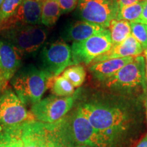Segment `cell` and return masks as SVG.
<instances>
[{
	"instance_id": "1",
	"label": "cell",
	"mask_w": 147,
	"mask_h": 147,
	"mask_svg": "<svg viewBox=\"0 0 147 147\" xmlns=\"http://www.w3.org/2000/svg\"><path fill=\"white\" fill-rule=\"evenodd\" d=\"M81 113L110 147H120L131 141L134 118L121 104L93 100L77 106Z\"/></svg>"
},
{
	"instance_id": "2",
	"label": "cell",
	"mask_w": 147,
	"mask_h": 147,
	"mask_svg": "<svg viewBox=\"0 0 147 147\" xmlns=\"http://www.w3.org/2000/svg\"><path fill=\"white\" fill-rule=\"evenodd\" d=\"M49 125L62 147H110L77 107L59 121Z\"/></svg>"
},
{
	"instance_id": "3",
	"label": "cell",
	"mask_w": 147,
	"mask_h": 147,
	"mask_svg": "<svg viewBox=\"0 0 147 147\" xmlns=\"http://www.w3.org/2000/svg\"><path fill=\"white\" fill-rule=\"evenodd\" d=\"M55 76L30 65L19 69L10 80L16 95L25 106H33L51 89Z\"/></svg>"
},
{
	"instance_id": "4",
	"label": "cell",
	"mask_w": 147,
	"mask_h": 147,
	"mask_svg": "<svg viewBox=\"0 0 147 147\" xmlns=\"http://www.w3.org/2000/svg\"><path fill=\"white\" fill-rule=\"evenodd\" d=\"M1 38L8 42L20 56H33L43 47L47 30L40 25L12 27L0 31Z\"/></svg>"
},
{
	"instance_id": "5",
	"label": "cell",
	"mask_w": 147,
	"mask_h": 147,
	"mask_svg": "<svg viewBox=\"0 0 147 147\" xmlns=\"http://www.w3.org/2000/svg\"><path fill=\"white\" fill-rule=\"evenodd\" d=\"M76 9L82 21L108 29L110 22L117 18L119 5L117 0H78Z\"/></svg>"
},
{
	"instance_id": "6",
	"label": "cell",
	"mask_w": 147,
	"mask_h": 147,
	"mask_svg": "<svg viewBox=\"0 0 147 147\" xmlns=\"http://www.w3.org/2000/svg\"><path fill=\"white\" fill-rule=\"evenodd\" d=\"M78 96V91L69 97L50 95L31 106V113L35 119L45 123H54L72 109L75 101Z\"/></svg>"
},
{
	"instance_id": "7",
	"label": "cell",
	"mask_w": 147,
	"mask_h": 147,
	"mask_svg": "<svg viewBox=\"0 0 147 147\" xmlns=\"http://www.w3.org/2000/svg\"><path fill=\"white\" fill-rule=\"evenodd\" d=\"M113 47L110 32L105 29L82 42H74L71 45L72 65H86L109 51Z\"/></svg>"
},
{
	"instance_id": "8",
	"label": "cell",
	"mask_w": 147,
	"mask_h": 147,
	"mask_svg": "<svg viewBox=\"0 0 147 147\" xmlns=\"http://www.w3.org/2000/svg\"><path fill=\"white\" fill-rule=\"evenodd\" d=\"M105 84L108 87L120 91H130L138 87H142L146 91L144 57H135L131 62L123 66L106 80Z\"/></svg>"
},
{
	"instance_id": "9",
	"label": "cell",
	"mask_w": 147,
	"mask_h": 147,
	"mask_svg": "<svg viewBox=\"0 0 147 147\" xmlns=\"http://www.w3.org/2000/svg\"><path fill=\"white\" fill-rule=\"evenodd\" d=\"M34 120V115L12 89L7 88L0 93V127L19 125Z\"/></svg>"
},
{
	"instance_id": "10",
	"label": "cell",
	"mask_w": 147,
	"mask_h": 147,
	"mask_svg": "<svg viewBox=\"0 0 147 147\" xmlns=\"http://www.w3.org/2000/svg\"><path fill=\"white\" fill-rule=\"evenodd\" d=\"M40 58L42 69L55 77L72 65L71 47L63 42L57 41L45 45Z\"/></svg>"
},
{
	"instance_id": "11",
	"label": "cell",
	"mask_w": 147,
	"mask_h": 147,
	"mask_svg": "<svg viewBox=\"0 0 147 147\" xmlns=\"http://www.w3.org/2000/svg\"><path fill=\"white\" fill-rule=\"evenodd\" d=\"M22 129V147H62L49 123L29 121L23 123Z\"/></svg>"
},
{
	"instance_id": "12",
	"label": "cell",
	"mask_w": 147,
	"mask_h": 147,
	"mask_svg": "<svg viewBox=\"0 0 147 147\" xmlns=\"http://www.w3.org/2000/svg\"><path fill=\"white\" fill-rule=\"evenodd\" d=\"M42 1L24 0L12 16L0 25V31L26 25H40Z\"/></svg>"
},
{
	"instance_id": "13",
	"label": "cell",
	"mask_w": 147,
	"mask_h": 147,
	"mask_svg": "<svg viewBox=\"0 0 147 147\" xmlns=\"http://www.w3.org/2000/svg\"><path fill=\"white\" fill-rule=\"evenodd\" d=\"M21 57L6 40L0 39V93L7 89L9 82L19 69Z\"/></svg>"
},
{
	"instance_id": "14",
	"label": "cell",
	"mask_w": 147,
	"mask_h": 147,
	"mask_svg": "<svg viewBox=\"0 0 147 147\" xmlns=\"http://www.w3.org/2000/svg\"><path fill=\"white\" fill-rule=\"evenodd\" d=\"M144 52V49L132 35L118 45L113 46L107 52L97 57L92 63H98L117 58L137 57Z\"/></svg>"
},
{
	"instance_id": "15",
	"label": "cell",
	"mask_w": 147,
	"mask_h": 147,
	"mask_svg": "<svg viewBox=\"0 0 147 147\" xmlns=\"http://www.w3.org/2000/svg\"><path fill=\"white\" fill-rule=\"evenodd\" d=\"M135 57L117 58L98 63H92L89 70L95 78L100 82H105L113 77L123 66L131 62Z\"/></svg>"
},
{
	"instance_id": "16",
	"label": "cell",
	"mask_w": 147,
	"mask_h": 147,
	"mask_svg": "<svg viewBox=\"0 0 147 147\" xmlns=\"http://www.w3.org/2000/svg\"><path fill=\"white\" fill-rule=\"evenodd\" d=\"M106 28L96 24L84 21H75L66 27L63 38L66 41L79 42L85 40L93 35L102 32Z\"/></svg>"
},
{
	"instance_id": "17",
	"label": "cell",
	"mask_w": 147,
	"mask_h": 147,
	"mask_svg": "<svg viewBox=\"0 0 147 147\" xmlns=\"http://www.w3.org/2000/svg\"><path fill=\"white\" fill-rule=\"evenodd\" d=\"M110 34V38L113 46L122 43L131 35L130 23L123 20L114 19L110 22L108 27Z\"/></svg>"
},
{
	"instance_id": "18",
	"label": "cell",
	"mask_w": 147,
	"mask_h": 147,
	"mask_svg": "<svg viewBox=\"0 0 147 147\" xmlns=\"http://www.w3.org/2000/svg\"><path fill=\"white\" fill-rule=\"evenodd\" d=\"M60 8L56 0H45L42 1L40 23L46 27H52L61 15Z\"/></svg>"
},
{
	"instance_id": "19",
	"label": "cell",
	"mask_w": 147,
	"mask_h": 147,
	"mask_svg": "<svg viewBox=\"0 0 147 147\" xmlns=\"http://www.w3.org/2000/svg\"><path fill=\"white\" fill-rule=\"evenodd\" d=\"M146 0L138 3L119 8L117 19L123 20L130 23H137L142 14Z\"/></svg>"
},
{
	"instance_id": "20",
	"label": "cell",
	"mask_w": 147,
	"mask_h": 147,
	"mask_svg": "<svg viewBox=\"0 0 147 147\" xmlns=\"http://www.w3.org/2000/svg\"><path fill=\"white\" fill-rule=\"evenodd\" d=\"M86 75L85 69L81 65H74L66 68L62 73V76L67 79L74 88L80 87L83 84Z\"/></svg>"
},
{
	"instance_id": "21",
	"label": "cell",
	"mask_w": 147,
	"mask_h": 147,
	"mask_svg": "<svg viewBox=\"0 0 147 147\" xmlns=\"http://www.w3.org/2000/svg\"><path fill=\"white\" fill-rule=\"evenodd\" d=\"M50 89L53 95L58 97H69L75 93L74 87L63 76L55 77Z\"/></svg>"
},
{
	"instance_id": "22",
	"label": "cell",
	"mask_w": 147,
	"mask_h": 147,
	"mask_svg": "<svg viewBox=\"0 0 147 147\" xmlns=\"http://www.w3.org/2000/svg\"><path fill=\"white\" fill-rule=\"evenodd\" d=\"M24 0H3L0 7V25L12 16Z\"/></svg>"
},
{
	"instance_id": "23",
	"label": "cell",
	"mask_w": 147,
	"mask_h": 147,
	"mask_svg": "<svg viewBox=\"0 0 147 147\" xmlns=\"http://www.w3.org/2000/svg\"><path fill=\"white\" fill-rule=\"evenodd\" d=\"M131 29V35L133 36L142 49L147 48V25L140 23H130Z\"/></svg>"
},
{
	"instance_id": "24",
	"label": "cell",
	"mask_w": 147,
	"mask_h": 147,
	"mask_svg": "<svg viewBox=\"0 0 147 147\" xmlns=\"http://www.w3.org/2000/svg\"><path fill=\"white\" fill-rule=\"evenodd\" d=\"M59 6L61 14L68 13L77 8L78 0H56Z\"/></svg>"
},
{
	"instance_id": "25",
	"label": "cell",
	"mask_w": 147,
	"mask_h": 147,
	"mask_svg": "<svg viewBox=\"0 0 147 147\" xmlns=\"http://www.w3.org/2000/svg\"><path fill=\"white\" fill-rule=\"evenodd\" d=\"M137 23H143L145 24V25H147V0H146V1H145L142 12Z\"/></svg>"
},
{
	"instance_id": "26",
	"label": "cell",
	"mask_w": 147,
	"mask_h": 147,
	"mask_svg": "<svg viewBox=\"0 0 147 147\" xmlns=\"http://www.w3.org/2000/svg\"><path fill=\"white\" fill-rule=\"evenodd\" d=\"M119 3V8L121 7L127 6V5H130L134 3H138L140 1H142V0H117Z\"/></svg>"
},
{
	"instance_id": "27",
	"label": "cell",
	"mask_w": 147,
	"mask_h": 147,
	"mask_svg": "<svg viewBox=\"0 0 147 147\" xmlns=\"http://www.w3.org/2000/svg\"><path fill=\"white\" fill-rule=\"evenodd\" d=\"M136 147H147V134Z\"/></svg>"
},
{
	"instance_id": "28",
	"label": "cell",
	"mask_w": 147,
	"mask_h": 147,
	"mask_svg": "<svg viewBox=\"0 0 147 147\" xmlns=\"http://www.w3.org/2000/svg\"><path fill=\"white\" fill-rule=\"evenodd\" d=\"M144 59H145V78H146V83L147 86V50L144 51Z\"/></svg>"
},
{
	"instance_id": "29",
	"label": "cell",
	"mask_w": 147,
	"mask_h": 147,
	"mask_svg": "<svg viewBox=\"0 0 147 147\" xmlns=\"http://www.w3.org/2000/svg\"><path fill=\"white\" fill-rule=\"evenodd\" d=\"M146 91H147V90H146ZM144 105H145V108H146V121H147V91H146V97H145Z\"/></svg>"
},
{
	"instance_id": "30",
	"label": "cell",
	"mask_w": 147,
	"mask_h": 147,
	"mask_svg": "<svg viewBox=\"0 0 147 147\" xmlns=\"http://www.w3.org/2000/svg\"><path fill=\"white\" fill-rule=\"evenodd\" d=\"M69 147H91L88 146H69Z\"/></svg>"
},
{
	"instance_id": "31",
	"label": "cell",
	"mask_w": 147,
	"mask_h": 147,
	"mask_svg": "<svg viewBox=\"0 0 147 147\" xmlns=\"http://www.w3.org/2000/svg\"><path fill=\"white\" fill-rule=\"evenodd\" d=\"M3 1V0H0V7H1V4H2Z\"/></svg>"
},
{
	"instance_id": "32",
	"label": "cell",
	"mask_w": 147,
	"mask_h": 147,
	"mask_svg": "<svg viewBox=\"0 0 147 147\" xmlns=\"http://www.w3.org/2000/svg\"><path fill=\"white\" fill-rule=\"evenodd\" d=\"M39 1H45V0H39Z\"/></svg>"
},
{
	"instance_id": "33",
	"label": "cell",
	"mask_w": 147,
	"mask_h": 147,
	"mask_svg": "<svg viewBox=\"0 0 147 147\" xmlns=\"http://www.w3.org/2000/svg\"><path fill=\"white\" fill-rule=\"evenodd\" d=\"M146 50H147V48H146Z\"/></svg>"
}]
</instances>
